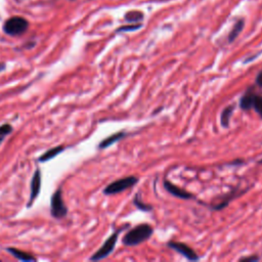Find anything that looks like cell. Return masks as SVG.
Wrapping results in <instances>:
<instances>
[{
    "mask_svg": "<svg viewBox=\"0 0 262 262\" xmlns=\"http://www.w3.org/2000/svg\"><path fill=\"white\" fill-rule=\"evenodd\" d=\"M260 260V257L258 255H252V256H246V257H241L239 261H258Z\"/></svg>",
    "mask_w": 262,
    "mask_h": 262,
    "instance_id": "44dd1931",
    "label": "cell"
},
{
    "mask_svg": "<svg viewBox=\"0 0 262 262\" xmlns=\"http://www.w3.org/2000/svg\"><path fill=\"white\" fill-rule=\"evenodd\" d=\"M3 140H4V136H2V135H0V145H1V144H2Z\"/></svg>",
    "mask_w": 262,
    "mask_h": 262,
    "instance_id": "603a6c76",
    "label": "cell"
},
{
    "mask_svg": "<svg viewBox=\"0 0 262 262\" xmlns=\"http://www.w3.org/2000/svg\"><path fill=\"white\" fill-rule=\"evenodd\" d=\"M241 194H236V190L234 191V192H232V193H230V194H228V195H226L223 199H222V201L220 202V203H218V204H214V206H212V210H214V211H220V210H222L223 208H225L227 205H228V203L230 202V201H232V200L236 197V196H240Z\"/></svg>",
    "mask_w": 262,
    "mask_h": 262,
    "instance_id": "9a60e30c",
    "label": "cell"
},
{
    "mask_svg": "<svg viewBox=\"0 0 262 262\" xmlns=\"http://www.w3.org/2000/svg\"><path fill=\"white\" fill-rule=\"evenodd\" d=\"M13 128L10 124H8V123H6V124H3L2 126H0V135L2 136H7L8 134H10L12 132Z\"/></svg>",
    "mask_w": 262,
    "mask_h": 262,
    "instance_id": "ffe728a7",
    "label": "cell"
},
{
    "mask_svg": "<svg viewBox=\"0 0 262 262\" xmlns=\"http://www.w3.org/2000/svg\"><path fill=\"white\" fill-rule=\"evenodd\" d=\"M123 229L124 228H119L118 230H116L115 233H113L109 238H107L105 240V242L103 244L102 247L89 258V260L90 261H99V260H103V259L106 258L107 256H110L112 254V252L115 250L119 235L122 233Z\"/></svg>",
    "mask_w": 262,
    "mask_h": 262,
    "instance_id": "3957f363",
    "label": "cell"
},
{
    "mask_svg": "<svg viewBox=\"0 0 262 262\" xmlns=\"http://www.w3.org/2000/svg\"><path fill=\"white\" fill-rule=\"evenodd\" d=\"M64 151H65V148L63 146H58V147L52 148L49 151H46L43 155H41V157L39 158V162L45 163L50 160H52L53 158H55L57 155H59V154L63 153Z\"/></svg>",
    "mask_w": 262,
    "mask_h": 262,
    "instance_id": "4fadbf2b",
    "label": "cell"
},
{
    "mask_svg": "<svg viewBox=\"0 0 262 262\" xmlns=\"http://www.w3.org/2000/svg\"><path fill=\"white\" fill-rule=\"evenodd\" d=\"M144 13L140 10H130L125 14V20L129 23H138L144 20Z\"/></svg>",
    "mask_w": 262,
    "mask_h": 262,
    "instance_id": "2e32d148",
    "label": "cell"
},
{
    "mask_svg": "<svg viewBox=\"0 0 262 262\" xmlns=\"http://www.w3.org/2000/svg\"><path fill=\"white\" fill-rule=\"evenodd\" d=\"M143 27L142 24H134V25H130V26H123L117 29L116 32H130V31H135L141 29Z\"/></svg>",
    "mask_w": 262,
    "mask_h": 262,
    "instance_id": "d6986e66",
    "label": "cell"
},
{
    "mask_svg": "<svg viewBox=\"0 0 262 262\" xmlns=\"http://www.w3.org/2000/svg\"><path fill=\"white\" fill-rule=\"evenodd\" d=\"M138 177L134 175L126 176L120 179H117L104 189V194L106 196H112V195H117L120 193L125 192L131 188H133L135 184L138 183Z\"/></svg>",
    "mask_w": 262,
    "mask_h": 262,
    "instance_id": "7a4b0ae2",
    "label": "cell"
},
{
    "mask_svg": "<svg viewBox=\"0 0 262 262\" xmlns=\"http://www.w3.org/2000/svg\"><path fill=\"white\" fill-rule=\"evenodd\" d=\"M163 186L165 188V190L172 196H174L175 198L178 199H182V200H192L195 199V196L193 194H191L190 192L186 191V190H182L179 187L175 186L171 181H169L167 179H165L163 181Z\"/></svg>",
    "mask_w": 262,
    "mask_h": 262,
    "instance_id": "52a82bcc",
    "label": "cell"
},
{
    "mask_svg": "<svg viewBox=\"0 0 262 262\" xmlns=\"http://www.w3.org/2000/svg\"><path fill=\"white\" fill-rule=\"evenodd\" d=\"M30 200L28 203V207H31L33 204V202L38 197L41 189V171L40 169L37 168L36 171L32 177V180H31V187H30Z\"/></svg>",
    "mask_w": 262,
    "mask_h": 262,
    "instance_id": "ba28073f",
    "label": "cell"
},
{
    "mask_svg": "<svg viewBox=\"0 0 262 262\" xmlns=\"http://www.w3.org/2000/svg\"><path fill=\"white\" fill-rule=\"evenodd\" d=\"M29 27V23L22 17H12L5 21L3 25L4 33L9 36H18L25 33Z\"/></svg>",
    "mask_w": 262,
    "mask_h": 262,
    "instance_id": "277c9868",
    "label": "cell"
},
{
    "mask_svg": "<svg viewBox=\"0 0 262 262\" xmlns=\"http://www.w3.org/2000/svg\"><path fill=\"white\" fill-rule=\"evenodd\" d=\"M60 189L56 190L52 197L51 201V214L52 216L56 219H61L67 216L68 208L64 203L63 194Z\"/></svg>",
    "mask_w": 262,
    "mask_h": 262,
    "instance_id": "5b68a950",
    "label": "cell"
},
{
    "mask_svg": "<svg viewBox=\"0 0 262 262\" xmlns=\"http://www.w3.org/2000/svg\"><path fill=\"white\" fill-rule=\"evenodd\" d=\"M154 234V228L148 223L138 224L131 228L122 239V243L126 247H134L148 241Z\"/></svg>",
    "mask_w": 262,
    "mask_h": 262,
    "instance_id": "6da1fadb",
    "label": "cell"
},
{
    "mask_svg": "<svg viewBox=\"0 0 262 262\" xmlns=\"http://www.w3.org/2000/svg\"><path fill=\"white\" fill-rule=\"evenodd\" d=\"M7 252H9L13 257H15L17 259H19L20 261H24V262H28V261H36V258L32 255H30L29 253L22 251L20 249L17 248H13V247H9L6 249Z\"/></svg>",
    "mask_w": 262,
    "mask_h": 262,
    "instance_id": "7c38bea8",
    "label": "cell"
},
{
    "mask_svg": "<svg viewBox=\"0 0 262 262\" xmlns=\"http://www.w3.org/2000/svg\"><path fill=\"white\" fill-rule=\"evenodd\" d=\"M252 109L259 115V117L262 119V96L258 95L256 92V95L254 97Z\"/></svg>",
    "mask_w": 262,
    "mask_h": 262,
    "instance_id": "ac0fdd59",
    "label": "cell"
},
{
    "mask_svg": "<svg viewBox=\"0 0 262 262\" xmlns=\"http://www.w3.org/2000/svg\"><path fill=\"white\" fill-rule=\"evenodd\" d=\"M244 26H245V21L243 19L238 20L236 22V24L234 25L232 31H230L229 34H228V37H227V40L229 43H233L238 38V36L240 35V33L244 29Z\"/></svg>",
    "mask_w": 262,
    "mask_h": 262,
    "instance_id": "5bb4252c",
    "label": "cell"
},
{
    "mask_svg": "<svg viewBox=\"0 0 262 262\" xmlns=\"http://www.w3.org/2000/svg\"><path fill=\"white\" fill-rule=\"evenodd\" d=\"M133 205L137 208L140 209L142 211H145V212H150L153 210V206L150 205V204H146L143 202V200L140 196V194H136L135 197L133 198Z\"/></svg>",
    "mask_w": 262,
    "mask_h": 262,
    "instance_id": "e0dca14e",
    "label": "cell"
},
{
    "mask_svg": "<svg viewBox=\"0 0 262 262\" xmlns=\"http://www.w3.org/2000/svg\"><path fill=\"white\" fill-rule=\"evenodd\" d=\"M167 247L176 251L179 254H181L184 258H187L190 261L200 260V256L197 254V252L193 248H191L189 245L184 244V243L170 241V242L167 243Z\"/></svg>",
    "mask_w": 262,
    "mask_h": 262,
    "instance_id": "8992f818",
    "label": "cell"
},
{
    "mask_svg": "<svg viewBox=\"0 0 262 262\" xmlns=\"http://www.w3.org/2000/svg\"><path fill=\"white\" fill-rule=\"evenodd\" d=\"M127 136V133L125 131H119L117 133H114L110 136H107L106 138H105V140H103L100 145H99V149L100 150H104V149H106L109 148L110 146L114 145L115 143L123 140V138Z\"/></svg>",
    "mask_w": 262,
    "mask_h": 262,
    "instance_id": "30bf717a",
    "label": "cell"
},
{
    "mask_svg": "<svg viewBox=\"0 0 262 262\" xmlns=\"http://www.w3.org/2000/svg\"><path fill=\"white\" fill-rule=\"evenodd\" d=\"M255 95H256V92L254 91L253 87H250L245 91V94L242 96L240 100V107L242 110L249 111L252 109V105H253Z\"/></svg>",
    "mask_w": 262,
    "mask_h": 262,
    "instance_id": "9c48e42d",
    "label": "cell"
},
{
    "mask_svg": "<svg viewBox=\"0 0 262 262\" xmlns=\"http://www.w3.org/2000/svg\"><path fill=\"white\" fill-rule=\"evenodd\" d=\"M5 70V64L4 63H0V72H2Z\"/></svg>",
    "mask_w": 262,
    "mask_h": 262,
    "instance_id": "7402d4cb",
    "label": "cell"
},
{
    "mask_svg": "<svg viewBox=\"0 0 262 262\" xmlns=\"http://www.w3.org/2000/svg\"><path fill=\"white\" fill-rule=\"evenodd\" d=\"M235 109H236V105L232 104V105L225 106L224 109L222 110L221 115H220V123H221L222 127H224V128L229 127L230 118H232V115H233Z\"/></svg>",
    "mask_w": 262,
    "mask_h": 262,
    "instance_id": "8fae6325",
    "label": "cell"
}]
</instances>
